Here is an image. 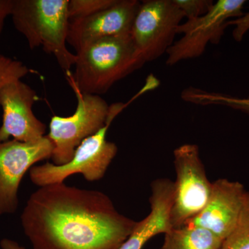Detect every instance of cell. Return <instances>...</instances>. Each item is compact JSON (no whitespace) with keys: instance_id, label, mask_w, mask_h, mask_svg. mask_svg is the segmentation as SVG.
Wrapping results in <instances>:
<instances>
[{"instance_id":"9a60e30c","label":"cell","mask_w":249,"mask_h":249,"mask_svg":"<svg viewBox=\"0 0 249 249\" xmlns=\"http://www.w3.org/2000/svg\"><path fill=\"white\" fill-rule=\"evenodd\" d=\"M181 98L187 102L201 106H224L249 114V97L240 98L224 93L205 91L198 88H188L181 93Z\"/></svg>"},{"instance_id":"d6986e66","label":"cell","mask_w":249,"mask_h":249,"mask_svg":"<svg viewBox=\"0 0 249 249\" xmlns=\"http://www.w3.org/2000/svg\"><path fill=\"white\" fill-rule=\"evenodd\" d=\"M188 19H196L207 14L213 6L212 0H174Z\"/></svg>"},{"instance_id":"6da1fadb","label":"cell","mask_w":249,"mask_h":249,"mask_svg":"<svg viewBox=\"0 0 249 249\" xmlns=\"http://www.w3.org/2000/svg\"><path fill=\"white\" fill-rule=\"evenodd\" d=\"M20 221L34 249H120L137 223L103 192L65 183L39 187Z\"/></svg>"},{"instance_id":"ffe728a7","label":"cell","mask_w":249,"mask_h":249,"mask_svg":"<svg viewBox=\"0 0 249 249\" xmlns=\"http://www.w3.org/2000/svg\"><path fill=\"white\" fill-rule=\"evenodd\" d=\"M229 26H234L232 37L234 40L240 42L249 31V12L242 15L240 18L230 19L227 22Z\"/></svg>"},{"instance_id":"52a82bcc","label":"cell","mask_w":249,"mask_h":249,"mask_svg":"<svg viewBox=\"0 0 249 249\" xmlns=\"http://www.w3.org/2000/svg\"><path fill=\"white\" fill-rule=\"evenodd\" d=\"M245 3V0H219L204 16L180 24L178 34L183 36L167 52L166 65L173 66L183 60L198 58L209 44L217 45L228 27L227 22L244 14Z\"/></svg>"},{"instance_id":"ba28073f","label":"cell","mask_w":249,"mask_h":249,"mask_svg":"<svg viewBox=\"0 0 249 249\" xmlns=\"http://www.w3.org/2000/svg\"><path fill=\"white\" fill-rule=\"evenodd\" d=\"M184 18L174 0H146L141 3L130 36L145 62L166 53L175 42Z\"/></svg>"},{"instance_id":"44dd1931","label":"cell","mask_w":249,"mask_h":249,"mask_svg":"<svg viewBox=\"0 0 249 249\" xmlns=\"http://www.w3.org/2000/svg\"><path fill=\"white\" fill-rule=\"evenodd\" d=\"M14 0H0V36L4 29L6 18L11 16Z\"/></svg>"},{"instance_id":"8992f818","label":"cell","mask_w":249,"mask_h":249,"mask_svg":"<svg viewBox=\"0 0 249 249\" xmlns=\"http://www.w3.org/2000/svg\"><path fill=\"white\" fill-rule=\"evenodd\" d=\"M109 127L107 124L85 139L77 147L71 160L65 164L46 163L33 166L29 170L31 182L39 187L64 183L75 174H81L88 181L101 180L118 152L117 145L106 139Z\"/></svg>"},{"instance_id":"5b68a950","label":"cell","mask_w":249,"mask_h":249,"mask_svg":"<svg viewBox=\"0 0 249 249\" xmlns=\"http://www.w3.org/2000/svg\"><path fill=\"white\" fill-rule=\"evenodd\" d=\"M176 180L171 209L173 228L181 227L197 215L209 201L212 182L206 175L196 144H184L174 150Z\"/></svg>"},{"instance_id":"7402d4cb","label":"cell","mask_w":249,"mask_h":249,"mask_svg":"<svg viewBox=\"0 0 249 249\" xmlns=\"http://www.w3.org/2000/svg\"><path fill=\"white\" fill-rule=\"evenodd\" d=\"M0 247L1 249H25L16 241L8 238H4L0 241Z\"/></svg>"},{"instance_id":"5bb4252c","label":"cell","mask_w":249,"mask_h":249,"mask_svg":"<svg viewBox=\"0 0 249 249\" xmlns=\"http://www.w3.org/2000/svg\"><path fill=\"white\" fill-rule=\"evenodd\" d=\"M223 240L207 229L192 224L173 228L164 234L160 249H219Z\"/></svg>"},{"instance_id":"e0dca14e","label":"cell","mask_w":249,"mask_h":249,"mask_svg":"<svg viewBox=\"0 0 249 249\" xmlns=\"http://www.w3.org/2000/svg\"><path fill=\"white\" fill-rule=\"evenodd\" d=\"M116 0H69L70 20L89 17L109 8Z\"/></svg>"},{"instance_id":"7c38bea8","label":"cell","mask_w":249,"mask_h":249,"mask_svg":"<svg viewBox=\"0 0 249 249\" xmlns=\"http://www.w3.org/2000/svg\"><path fill=\"white\" fill-rule=\"evenodd\" d=\"M247 193L239 181L216 180L212 182L211 196L204 209L186 224L207 229L224 240L235 229Z\"/></svg>"},{"instance_id":"2e32d148","label":"cell","mask_w":249,"mask_h":249,"mask_svg":"<svg viewBox=\"0 0 249 249\" xmlns=\"http://www.w3.org/2000/svg\"><path fill=\"white\" fill-rule=\"evenodd\" d=\"M219 249H249V191L235 229L223 240Z\"/></svg>"},{"instance_id":"4fadbf2b","label":"cell","mask_w":249,"mask_h":249,"mask_svg":"<svg viewBox=\"0 0 249 249\" xmlns=\"http://www.w3.org/2000/svg\"><path fill=\"white\" fill-rule=\"evenodd\" d=\"M151 188L150 213L137 222L120 249H142L152 237L173 229L170 214L175 192L173 181L169 178H159L152 183Z\"/></svg>"},{"instance_id":"9c48e42d","label":"cell","mask_w":249,"mask_h":249,"mask_svg":"<svg viewBox=\"0 0 249 249\" xmlns=\"http://www.w3.org/2000/svg\"><path fill=\"white\" fill-rule=\"evenodd\" d=\"M53 149L47 136L36 142H0V216L17 211L18 191L24 175L38 162L52 159Z\"/></svg>"},{"instance_id":"ac0fdd59","label":"cell","mask_w":249,"mask_h":249,"mask_svg":"<svg viewBox=\"0 0 249 249\" xmlns=\"http://www.w3.org/2000/svg\"><path fill=\"white\" fill-rule=\"evenodd\" d=\"M31 72L22 62L0 53V89L11 82L22 80Z\"/></svg>"},{"instance_id":"3957f363","label":"cell","mask_w":249,"mask_h":249,"mask_svg":"<svg viewBox=\"0 0 249 249\" xmlns=\"http://www.w3.org/2000/svg\"><path fill=\"white\" fill-rule=\"evenodd\" d=\"M69 0H14L11 18L15 28L31 49L42 47L53 55L67 73L76 62V53L67 47L70 19Z\"/></svg>"},{"instance_id":"30bf717a","label":"cell","mask_w":249,"mask_h":249,"mask_svg":"<svg viewBox=\"0 0 249 249\" xmlns=\"http://www.w3.org/2000/svg\"><path fill=\"white\" fill-rule=\"evenodd\" d=\"M38 100L37 93L22 80L11 82L0 89L2 123L0 142L15 140L36 142L45 137L47 125L34 114L33 106Z\"/></svg>"},{"instance_id":"7a4b0ae2","label":"cell","mask_w":249,"mask_h":249,"mask_svg":"<svg viewBox=\"0 0 249 249\" xmlns=\"http://www.w3.org/2000/svg\"><path fill=\"white\" fill-rule=\"evenodd\" d=\"M76 55L74 71L66 73L67 80L80 92L97 96L146 63L130 35L93 41Z\"/></svg>"},{"instance_id":"277c9868","label":"cell","mask_w":249,"mask_h":249,"mask_svg":"<svg viewBox=\"0 0 249 249\" xmlns=\"http://www.w3.org/2000/svg\"><path fill=\"white\" fill-rule=\"evenodd\" d=\"M77 98L76 111L71 116H53L49 124L48 137L54 145V164L70 161L77 147L85 139L94 135L114 119L111 106L97 95L80 92L71 85Z\"/></svg>"},{"instance_id":"8fae6325","label":"cell","mask_w":249,"mask_h":249,"mask_svg":"<svg viewBox=\"0 0 249 249\" xmlns=\"http://www.w3.org/2000/svg\"><path fill=\"white\" fill-rule=\"evenodd\" d=\"M140 4L137 0H116L97 14L70 20L67 43L77 52L93 41L130 35Z\"/></svg>"}]
</instances>
